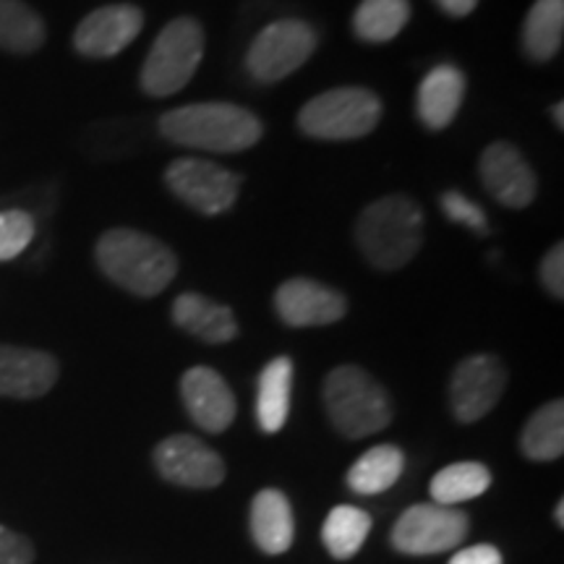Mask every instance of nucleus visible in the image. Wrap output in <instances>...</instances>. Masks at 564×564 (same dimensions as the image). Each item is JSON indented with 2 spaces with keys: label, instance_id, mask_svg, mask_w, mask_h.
Segmentation results:
<instances>
[{
  "label": "nucleus",
  "instance_id": "f257e3e1",
  "mask_svg": "<svg viewBox=\"0 0 564 564\" xmlns=\"http://www.w3.org/2000/svg\"><path fill=\"white\" fill-rule=\"evenodd\" d=\"M97 267L118 288L152 299L178 274V257L160 238L131 228H112L97 241Z\"/></svg>",
  "mask_w": 564,
  "mask_h": 564
},
{
  "label": "nucleus",
  "instance_id": "f03ea898",
  "mask_svg": "<svg viewBox=\"0 0 564 564\" xmlns=\"http://www.w3.org/2000/svg\"><path fill=\"white\" fill-rule=\"evenodd\" d=\"M262 121L232 102H196L167 110L160 133L171 144L202 152H243L262 139Z\"/></svg>",
  "mask_w": 564,
  "mask_h": 564
},
{
  "label": "nucleus",
  "instance_id": "7ed1b4c3",
  "mask_svg": "<svg viewBox=\"0 0 564 564\" xmlns=\"http://www.w3.org/2000/svg\"><path fill=\"white\" fill-rule=\"evenodd\" d=\"M356 243L366 262L382 272L403 270L423 243V209L411 196L371 202L356 223Z\"/></svg>",
  "mask_w": 564,
  "mask_h": 564
},
{
  "label": "nucleus",
  "instance_id": "20e7f679",
  "mask_svg": "<svg viewBox=\"0 0 564 564\" xmlns=\"http://www.w3.org/2000/svg\"><path fill=\"white\" fill-rule=\"evenodd\" d=\"M324 405L337 432L348 440H364L382 432L392 421L390 394L358 366H337L327 373Z\"/></svg>",
  "mask_w": 564,
  "mask_h": 564
},
{
  "label": "nucleus",
  "instance_id": "39448f33",
  "mask_svg": "<svg viewBox=\"0 0 564 564\" xmlns=\"http://www.w3.org/2000/svg\"><path fill=\"white\" fill-rule=\"evenodd\" d=\"M382 100L364 87L329 89L308 100L299 112V129L312 139L352 141L377 129Z\"/></svg>",
  "mask_w": 564,
  "mask_h": 564
},
{
  "label": "nucleus",
  "instance_id": "423d86ee",
  "mask_svg": "<svg viewBox=\"0 0 564 564\" xmlns=\"http://www.w3.org/2000/svg\"><path fill=\"white\" fill-rule=\"evenodd\" d=\"M204 58V30L192 17L171 21L158 34L144 66H141V89L150 97H171L194 79Z\"/></svg>",
  "mask_w": 564,
  "mask_h": 564
},
{
  "label": "nucleus",
  "instance_id": "0eeeda50",
  "mask_svg": "<svg viewBox=\"0 0 564 564\" xmlns=\"http://www.w3.org/2000/svg\"><path fill=\"white\" fill-rule=\"evenodd\" d=\"M316 45H319V34L306 21H274L251 42L249 55H246V68H249L253 79L262 84L282 82L312 58Z\"/></svg>",
  "mask_w": 564,
  "mask_h": 564
},
{
  "label": "nucleus",
  "instance_id": "6e6552de",
  "mask_svg": "<svg viewBox=\"0 0 564 564\" xmlns=\"http://www.w3.org/2000/svg\"><path fill=\"white\" fill-rule=\"evenodd\" d=\"M167 188L202 215H223L241 194V175L199 158H181L165 171Z\"/></svg>",
  "mask_w": 564,
  "mask_h": 564
},
{
  "label": "nucleus",
  "instance_id": "1a4fd4ad",
  "mask_svg": "<svg viewBox=\"0 0 564 564\" xmlns=\"http://www.w3.org/2000/svg\"><path fill=\"white\" fill-rule=\"evenodd\" d=\"M468 514L455 507L415 505L392 528V544L403 554H442L468 535Z\"/></svg>",
  "mask_w": 564,
  "mask_h": 564
},
{
  "label": "nucleus",
  "instance_id": "9d476101",
  "mask_svg": "<svg viewBox=\"0 0 564 564\" xmlns=\"http://www.w3.org/2000/svg\"><path fill=\"white\" fill-rule=\"evenodd\" d=\"M507 387V371L499 358L478 352L460 361L449 382V408L460 423L481 421L499 403Z\"/></svg>",
  "mask_w": 564,
  "mask_h": 564
},
{
  "label": "nucleus",
  "instance_id": "9b49d317",
  "mask_svg": "<svg viewBox=\"0 0 564 564\" xmlns=\"http://www.w3.org/2000/svg\"><path fill=\"white\" fill-rule=\"evenodd\" d=\"M154 465L162 478L186 489H215L225 478L223 457L192 434L162 440L154 449Z\"/></svg>",
  "mask_w": 564,
  "mask_h": 564
},
{
  "label": "nucleus",
  "instance_id": "f8f14e48",
  "mask_svg": "<svg viewBox=\"0 0 564 564\" xmlns=\"http://www.w3.org/2000/svg\"><path fill=\"white\" fill-rule=\"evenodd\" d=\"M484 188L497 199L502 207L525 209L539 194V181L531 171L523 154L510 141H494L481 154L478 162Z\"/></svg>",
  "mask_w": 564,
  "mask_h": 564
},
{
  "label": "nucleus",
  "instance_id": "ddd939ff",
  "mask_svg": "<svg viewBox=\"0 0 564 564\" xmlns=\"http://www.w3.org/2000/svg\"><path fill=\"white\" fill-rule=\"evenodd\" d=\"M144 26V13L137 6L116 3L87 13L74 32V47L84 58H116Z\"/></svg>",
  "mask_w": 564,
  "mask_h": 564
},
{
  "label": "nucleus",
  "instance_id": "4468645a",
  "mask_svg": "<svg viewBox=\"0 0 564 564\" xmlns=\"http://www.w3.org/2000/svg\"><path fill=\"white\" fill-rule=\"evenodd\" d=\"M274 312L288 327H324V324L340 322L348 314V301L335 288L295 278L278 288Z\"/></svg>",
  "mask_w": 564,
  "mask_h": 564
},
{
  "label": "nucleus",
  "instance_id": "2eb2a0df",
  "mask_svg": "<svg viewBox=\"0 0 564 564\" xmlns=\"http://www.w3.org/2000/svg\"><path fill=\"white\" fill-rule=\"evenodd\" d=\"M181 398L196 426L220 434L236 421V398L228 382L209 366H194L183 373Z\"/></svg>",
  "mask_w": 564,
  "mask_h": 564
},
{
  "label": "nucleus",
  "instance_id": "dca6fc26",
  "mask_svg": "<svg viewBox=\"0 0 564 564\" xmlns=\"http://www.w3.org/2000/svg\"><path fill=\"white\" fill-rule=\"evenodd\" d=\"M58 382V361L45 350L0 345V398L34 400Z\"/></svg>",
  "mask_w": 564,
  "mask_h": 564
},
{
  "label": "nucleus",
  "instance_id": "f3484780",
  "mask_svg": "<svg viewBox=\"0 0 564 564\" xmlns=\"http://www.w3.org/2000/svg\"><path fill=\"white\" fill-rule=\"evenodd\" d=\"M465 97V76L460 68L442 63L423 76L419 97H415V110H419L421 123L432 131L447 129L455 121Z\"/></svg>",
  "mask_w": 564,
  "mask_h": 564
},
{
  "label": "nucleus",
  "instance_id": "a211bd4d",
  "mask_svg": "<svg viewBox=\"0 0 564 564\" xmlns=\"http://www.w3.org/2000/svg\"><path fill=\"white\" fill-rule=\"evenodd\" d=\"M173 322L183 333L212 345L230 343L238 337V322L230 308L199 293H183L175 299Z\"/></svg>",
  "mask_w": 564,
  "mask_h": 564
},
{
  "label": "nucleus",
  "instance_id": "6ab92c4d",
  "mask_svg": "<svg viewBox=\"0 0 564 564\" xmlns=\"http://www.w3.org/2000/svg\"><path fill=\"white\" fill-rule=\"evenodd\" d=\"M251 533L257 546L267 554H282L293 544V510L288 497L278 489H264L253 497Z\"/></svg>",
  "mask_w": 564,
  "mask_h": 564
},
{
  "label": "nucleus",
  "instance_id": "aec40b11",
  "mask_svg": "<svg viewBox=\"0 0 564 564\" xmlns=\"http://www.w3.org/2000/svg\"><path fill=\"white\" fill-rule=\"evenodd\" d=\"M293 390V361L288 356L272 358L259 373L257 421L264 434H278L288 423Z\"/></svg>",
  "mask_w": 564,
  "mask_h": 564
},
{
  "label": "nucleus",
  "instance_id": "412c9836",
  "mask_svg": "<svg viewBox=\"0 0 564 564\" xmlns=\"http://www.w3.org/2000/svg\"><path fill=\"white\" fill-rule=\"evenodd\" d=\"M564 0H535L523 24V51L531 61L546 63L562 51Z\"/></svg>",
  "mask_w": 564,
  "mask_h": 564
},
{
  "label": "nucleus",
  "instance_id": "4be33fe9",
  "mask_svg": "<svg viewBox=\"0 0 564 564\" xmlns=\"http://www.w3.org/2000/svg\"><path fill=\"white\" fill-rule=\"evenodd\" d=\"M403 468L405 455L392 444H379V447H371L369 453H364L352 463V468L348 470V486L356 494L373 497V494L392 489L398 478L403 476Z\"/></svg>",
  "mask_w": 564,
  "mask_h": 564
},
{
  "label": "nucleus",
  "instance_id": "5701e85b",
  "mask_svg": "<svg viewBox=\"0 0 564 564\" xmlns=\"http://www.w3.org/2000/svg\"><path fill=\"white\" fill-rule=\"evenodd\" d=\"M520 447L528 460L549 463L562 457L564 453V403L554 400L539 408L531 419H528L523 436H520Z\"/></svg>",
  "mask_w": 564,
  "mask_h": 564
},
{
  "label": "nucleus",
  "instance_id": "b1692460",
  "mask_svg": "<svg viewBox=\"0 0 564 564\" xmlns=\"http://www.w3.org/2000/svg\"><path fill=\"white\" fill-rule=\"evenodd\" d=\"M45 21L24 0H0V51L34 53L45 42Z\"/></svg>",
  "mask_w": 564,
  "mask_h": 564
},
{
  "label": "nucleus",
  "instance_id": "393cba45",
  "mask_svg": "<svg viewBox=\"0 0 564 564\" xmlns=\"http://www.w3.org/2000/svg\"><path fill=\"white\" fill-rule=\"evenodd\" d=\"M411 21L408 0H364L352 13V32L364 42H390Z\"/></svg>",
  "mask_w": 564,
  "mask_h": 564
},
{
  "label": "nucleus",
  "instance_id": "a878e982",
  "mask_svg": "<svg viewBox=\"0 0 564 564\" xmlns=\"http://www.w3.org/2000/svg\"><path fill=\"white\" fill-rule=\"evenodd\" d=\"M491 486L489 468L481 463H453L447 468H442L440 474L432 478V491L434 505L442 507H455L468 499L481 497V494Z\"/></svg>",
  "mask_w": 564,
  "mask_h": 564
},
{
  "label": "nucleus",
  "instance_id": "bb28decb",
  "mask_svg": "<svg viewBox=\"0 0 564 564\" xmlns=\"http://www.w3.org/2000/svg\"><path fill=\"white\" fill-rule=\"evenodd\" d=\"M371 531V514L358 507L340 505L327 514L322 528V541L335 560H350L364 546Z\"/></svg>",
  "mask_w": 564,
  "mask_h": 564
},
{
  "label": "nucleus",
  "instance_id": "cd10ccee",
  "mask_svg": "<svg viewBox=\"0 0 564 564\" xmlns=\"http://www.w3.org/2000/svg\"><path fill=\"white\" fill-rule=\"evenodd\" d=\"M34 217L24 209L0 212V262H11L32 243Z\"/></svg>",
  "mask_w": 564,
  "mask_h": 564
},
{
  "label": "nucleus",
  "instance_id": "c85d7f7f",
  "mask_svg": "<svg viewBox=\"0 0 564 564\" xmlns=\"http://www.w3.org/2000/svg\"><path fill=\"white\" fill-rule=\"evenodd\" d=\"M442 212L447 215L449 223L463 225V228L481 232V236H489V220H486V212L478 207L476 202H470L468 196H463L460 192H447L442 194Z\"/></svg>",
  "mask_w": 564,
  "mask_h": 564
},
{
  "label": "nucleus",
  "instance_id": "c756f323",
  "mask_svg": "<svg viewBox=\"0 0 564 564\" xmlns=\"http://www.w3.org/2000/svg\"><path fill=\"white\" fill-rule=\"evenodd\" d=\"M34 549L24 535L0 525V564H32Z\"/></svg>",
  "mask_w": 564,
  "mask_h": 564
},
{
  "label": "nucleus",
  "instance_id": "7c9ffc66",
  "mask_svg": "<svg viewBox=\"0 0 564 564\" xmlns=\"http://www.w3.org/2000/svg\"><path fill=\"white\" fill-rule=\"evenodd\" d=\"M541 282L554 299H564V246L556 243L541 262Z\"/></svg>",
  "mask_w": 564,
  "mask_h": 564
},
{
  "label": "nucleus",
  "instance_id": "2f4dec72",
  "mask_svg": "<svg viewBox=\"0 0 564 564\" xmlns=\"http://www.w3.org/2000/svg\"><path fill=\"white\" fill-rule=\"evenodd\" d=\"M449 564H502V554L489 544H478L457 552Z\"/></svg>",
  "mask_w": 564,
  "mask_h": 564
},
{
  "label": "nucleus",
  "instance_id": "473e14b6",
  "mask_svg": "<svg viewBox=\"0 0 564 564\" xmlns=\"http://www.w3.org/2000/svg\"><path fill=\"white\" fill-rule=\"evenodd\" d=\"M436 6H440L447 17L460 19V17H468V13L476 9L478 0H436Z\"/></svg>",
  "mask_w": 564,
  "mask_h": 564
},
{
  "label": "nucleus",
  "instance_id": "72a5a7b5",
  "mask_svg": "<svg viewBox=\"0 0 564 564\" xmlns=\"http://www.w3.org/2000/svg\"><path fill=\"white\" fill-rule=\"evenodd\" d=\"M552 116H554L556 129H564V102H556V108L552 110Z\"/></svg>",
  "mask_w": 564,
  "mask_h": 564
},
{
  "label": "nucleus",
  "instance_id": "f704fd0d",
  "mask_svg": "<svg viewBox=\"0 0 564 564\" xmlns=\"http://www.w3.org/2000/svg\"><path fill=\"white\" fill-rule=\"evenodd\" d=\"M556 525H564V502L560 499V505H556Z\"/></svg>",
  "mask_w": 564,
  "mask_h": 564
}]
</instances>
